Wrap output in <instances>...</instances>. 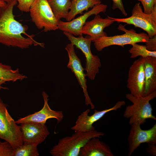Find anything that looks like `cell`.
Instances as JSON below:
<instances>
[{
    "instance_id": "83f0119b",
    "label": "cell",
    "mask_w": 156,
    "mask_h": 156,
    "mask_svg": "<svg viewBox=\"0 0 156 156\" xmlns=\"http://www.w3.org/2000/svg\"><path fill=\"white\" fill-rule=\"evenodd\" d=\"M145 43L147 50L150 51H156V35L149 38Z\"/></svg>"
},
{
    "instance_id": "9a60e30c",
    "label": "cell",
    "mask_w": 156,
    "mask_h": 156,
    "mask_svg": "<svg viewBox=\"0 0 156 156\" xmlns=\"http://www.w3.org/2000/svg\"><path fill=\"white\" fill-rule=\"evenodd\" d=\"M20 127L23 142L37 146L44 142L50 133L45 124L27 122L21 124Z\"/></svg>"
},
{
    "instance_id": "5b68a950",
    "label": "cell",
    "mask_w": 156,
    "mask_h": 156,
    "mask_svg": "<svg viewBox=\"0 0 156 156\" xmlns=\"http://www.w3.org/2000/svg\"><path fill=\"white\" fill-rule=\"evenodd\" d=\"M29 12L32 21L39 29L45 32L58 29V21L47 0H34Z\"/></svg>"
},
{
    "instance_id": "ffe728a7",
    "label": "cell",
    "mask_w": 156,
    "mask_h": 156,
    "mask_svg": "<svg viewBox=\"0 0 156 156\" xmlns=\"http://www.w3.org/2000/svg\"><path fill=\"white\" fill-rule=\"evenodd\" d=\"M27 78L26 76L20 72L18 69L13 70L10 66L3 64L0 61V91L8 89L2 86L7 82H15Z\"/></svg>"
},
{
    "instance_id": "52a82bcc",
    "label": "cell",
    "mask_w": 156,
    "mask_h": 156,
    "mask_svg": "<svg viewBox=\"0 0 156 156\" xmlns=\"http://www.w3.org/2000/svg\"><path fill=\"white\" fill-rule=\"evenodd\" d=\"M63 33L71 43L83 54L86 60V68L84 70L86 71V76L90 80H94L96 74L99 73V68L101 65L99 57L93 55L91 52L90 47L92 39L88 35L85 37L83 35L76 37L68 32H63Z\"/></svg>"
},
{
    "instance_id": "2e32d148",
    "label": "cell",
    "mask_w": 156,
    "mask_h": 156,
    "mask_svg": "<svg viewBox=\"0 0 156 156\" xmlns=\"http://www.w3.org/2000/svg\"><path fill=\"white\" fill-rule=\"evenodd\" d=\"M114 22L109 16L103 18L98 14L95 16L93 19L86 22L82 28L81 33L89 36L93 42L100 37L107 36L103 30Z\"/></svg>"
},
{
    "instance_id": "4dcf8cb0",
    "label": "cell",
    "mask_w": 156,
    "mask_h": 156,
    "mask_svg": "<svg viewBox=\"0 0 156 156\" xmlns=\"http://www.w3.org/2000/svg\"><path fill=\"white\" fill-rule=\"evenodd\" d=\"M15 0H0V1L4 2L7 3L12 2Z\"/></svg>"
},
{
    "instance_id": "8992f818",
    "label": "cell",
    "mask_w": 156,
    "mask_h": 156,
    "mask_svg": "<svg viewBox=\"0 0 156 156\" xmlns=\"http://www.w3.org/2000/svg\"><path fill=\"white\" fill-rule=\"evenodd\" d=\"M110 18L114 22L132 25L135 27L142 29L146 32L149 38L156 35V4L150 14L145 13L140 3H138L135 5L131 16L125 18Z\"/></svg>"
},
{
    "instance_id": "7c38bea8",
    "label": "cell",
    "mask_w": 156,
    "mask_h": 156,
    "mask_svg": "<svg viewBox=\"0 0 156 156\" xmlns=\"http://www.w3.org/2000/svg\"><path fill=\"white\" fill-rule=\"evenodd\" d=\"M107 7V5L101 3L95 5L90 10L70 21L64 22L60 20L58 23V29L74 36L82 35V28L89 17L93 15H97L101 12H105Z\"/></svg>"
},
{
    "instance_id": "4316f807",
    "label": "cell",
    "mask_w": 156,
    "mask_h": 156,
    "mask_svg": "<svg viewBox=\"0 0 156 156\" xmlns=\"http://www.w3.org/2000/svg\"><path fill=\"white\" fill-rule=\"evenodd\" d=\"M113 1L112 8L113 10L116 9H119L121 12L122 14L125 16L127 14L124 9L122 0H112Z\"/></svg>"
},
{
    "instance_id": "d4e9b609",
    "label": "cell",
    "mask_w": 156,
    "mask_h": 156,
    "mask_svg": "<svg viewBox=\"0 0 156 156\" xmlns=\"http://www.w3.org/2000/svg\"><path fill=\"white\" fill-rule=\"evenodd\" d=\"M138 0L142 3L144 8V12L147 14L152 12L155 5L156 4V0Z\"/></svg>"
},
{
    "instance_id": "484cf974",
    "label": "cell",
    "mask_w": 156,
    "mask_h": 156,
    "mask_svg": "<svg viewBox=\"0 0 156 156\" xmlns=\"http://www.w3.org/2000/svg\"><path fill=\"white\" fill-rule=\"evenodd\" d=\"M18 4L17 7L21 11L29 12L31 5L34 0H16Z\"/></svg>"
},
{
    "instance_id": "603a6c76",
    "label": "cell",
    "mask_w": 156,
    "mask_h": 156,
    "mask_svg": "<svg viewBox=\"0 0 156 156\" xmlns=\"http://www.w3.org/2000/svg\"><path fill=\"white\" fill-rule=\"evenodd\" d=\"M129 50L131 53L130 58H135L138 56L143 57L148 56L156 57V51H150L147 49L145 45L134 44Z\"/></svg>"
},
{
    "instance_id": "5bb4252c",
    "label": "cell",
    "mask_w": 156,
    "mask_h": 156,
    "mask_svg": "<svg viewBox=\"0 0 156 156\" xmlns=\"http://www.w3.org/2000/svg\"><path fill=\"white\" fill-rule=\"evenodd\" d=\"M44 101V106L39 111L29 115L23 118H21L15 121L17 124L32 122L45 124L47 120L50 118H55L57 123L63 120L64 115L62 111H56L52 109L48 104V95L44 91L42 94Z\"/></svg>"
},
{
    "instance_id": "9c48e42d",
    "label": "cell",
    "mask_w": 156,
    "mask_h": 156,
    "mask_svg": "<svg viewBox=\"0 0 156 156\" xmlns=\"http://www.w3.org/2000/svg\"><path fill=\"white\" fill-rule=\"evenodd\" d=\"M125 104V102L124 101H118L110 108L100 111L94 110V113L90 116L88 115L90 110L88 109L78 116L75 125L71 127V129L75 131L84 132L94 130L95 127L93 126L94 123L100 120L108 112L116 111Z\"/></svg>"
},
{
    "instance_id": "ac0fdd59",
    "label": "cell",
    "mask_w": 156,
    "mask_h": 156,
    "mask_svg": "<svg viewBox=\"0 0 156 156\" xmlns=\"http://www.w3.org/2000/svg\"><path fill=\"white\" fill-rule=\"evenodd\" d=\"M144 85L143 96L156 90V57H144Z\"/></svg>"
},
{
    "instance_id": "3957f363",
    "label": "cell",
    "mask_w": 156,
    "mask_h": 156,
    "mask_svg": "<svg viewBox=\"0 0 156 156\" xmlns=\"http://www.w3.org/2000/svg\"><path fill=\"white\" fill-rule=\"evenodd\" d=\"M104 133L95 130L87 132L77 131L71 136L64 137L50 150L53 156H78L81 148L94 137H100Z\"/></svg>"
},
{
    "instance_id": "30bf717a",
    "label": "cell",
    "mask_w": 156,
    "mask_h": 156,
    "mask_svg": "<svg viewBox=\"0 0 156 156\" xmlns=\"http://www.w3.org/2000/svg\"><path fill=\"white\" fill-rule=\"evenodd\" d=\"M75 46L72 43L68 44L65 47L69 57L67 67L70 69L76 77L85 97L86 104L90 105L91 109H94L95 106L92 102L87 90V80L86 74L84 72V69L82 67L80 59L77 55L75 50Z\"/></svg>"
},
{
    "instance_id": "ba28073f",
    "label": "cell",
    "mask_w": 156,
    "mask_h": 156,
    "mask_svg": "<svg viewBox=\"0 0 156 156\" xmlns=\"http://www.w3.org/2000/svg\"><path fill=\"white\" fill-rule=\"evenodd\" d=\"M0 138L9 142L14 149L23 143L20 126L9 114L0 98Z\"/></svg>"
},
{
    "instance_id": "cb8c5ba5",
    "label": "cell",
    "mask_w": 156,
    "mask_h": 156,
    "mask_svg": "<svg viewBox=\"0 0 156 156\" xmlns=\"http://www.w3.org/2000/svg\"><path fill=\"white\" fill-rule=\"evenodd\" d=\"M14 149L8 142L0 141V156H13Z\"/></svg>"
},
{
    "instance_id": "f546056e",
    "label": "cell",
    "mask_w": 156,
    "mask_h": 156,
    "mask_svg": "<svg viewBox=\"0 0 156 156\" xmlns=\"http://www.w3.org/2000/svg\"><path fill=\"white\" fill-rule=\"evenodd\" d=\"M6 5L7 3L6 2L0 1V7H4L6 6Z\"/></svg>"
},
{
    "instance_id": "4fadbf2b",
    "label": "cell",
    "mask_w": 156,
    "mask_h": 156,
    "mask_svg": "<svg viewBox=\"0 0 156 156\" xmlns=\"http://www.w3.org/2000/svg\"><path fill=\"white\" fill-rule=\"evenodd\" d=\"M140 125L137 123L131 125L127 138L129 156L142 143H156V123L151 128L146 130L142 129Z\"/></svg>"
},
{
    "instance_id": "8fae6325",
    "label": "cell",
    "mask_w": 156,
    "mask_h": 156,
    "mask_svg": "<svg viewBox=\"0 0 156 156\" xmlns=\"http://www.w3.org/2000/svg\"><path fill=\"white\" fill-rule=\"evenodd\" d=\"M144 58L135 60L129 68L127 87L135 96H143L144 85Z\"/></svg>"
},
{
    "instance_id": "7402d4cb",
    "label": "cell",
    "mask_w": 156,
    "mask_h": 156,
    "mask_svg": "<svg viewBox=\"0 0 156 156\" xmlns=\"http://www.w3.org/2000/svg\"><path fill=\"white\" fill-rule=\"evenodd\" d=\"M37 146L29 143L23 144L14 149L13 156H38L39 155Z\"/></svg>"
},
{
    "instance_id": "44dd1931",
    "label": "cell",
    "mask_w": 156,
    "mask_h": 156,
    "mask_svg": "<svg viewBox=\"0 0 156 156\" xmlns=\"http://www.w3.org/2000/svg\"><path fill=\"white\" fill-rule=\"evenodd\" d=\"M57 19H66L71 4L70 0H47Z\"/></svg>"
},
{
    "instance_id": "d6986e66",
    "label": "cell",
    "mask_w": 156,
    "mask_h": 156,
    "mask_svg": "<svg viewBox=\"0 0 156 156\" xmlns=\"http://www.w3.org/2000/svg\"><path fill=\"white\" fill-rule=\"evenodd\" d=\"M101 3L100 0H72L68 16L66 19L67 21L75 18L78 14H82L84 11H88L96 5Z\"/></svg>"
},
{
    "instance_id": "6da1fadb",
    "label": "cell",
    "mask_w": 156,
    "mask_h": 156,
    "mask_svg": "<svg viewBox=\"0 0 156 156\" xmlns=\"http://www.w3.org/2000/svg\"><path fill=\"white\" fill-rule=\"evenodd\" d=\"M15 0L0 7V43L8 47L22 49L29 47L33 44L44 47L43 43H38L31 37H25L27 35V26H23L14 18L13 13L14 6L17 3Z\"/></svg>"
},
{
    "instance_id": "277c9868",
    "label": "cell",
    "mask_w": 156,
    "mask_h": 156,
    "mask_svg": "<svg viewBox=\"0 0 156 156\" xmlns=\"http://www.w3.org/2000/svg\"><path fill=\"white\" fill-rule=\"evenodd\" d=\"M118 28L124 31L125 33L113 36L101 37L93 41L97 51H101L104 48L112 45H118L124 47L127 44L132 45L140 42H145L149 38L147 34L144 32L137 33L133 29L127 30L121 24L119 25Z\"/></svg>"
},
{
    "instance_id": "f1b7e54d",
    "label": "cell",
    "mask_w": 156,
    "mask_h": 156,
    "mask_svg": "<svg viewBox=\"0 0 156 156\" xmlns=\"http://www.w3.org/2000/svg\"><path fill=\"white\" fill-rule=\"evenodd\" d=\"M148 147L146 149V152L150 155L153 156L156 155V143H151L147 144Z\"/></svg>"
},
{
    "instance_id": "7a4b0ae2",
    "label": "cell",
    "mask_w": 156,
    "mask_h": 156,
    "mask_svg": "<svg viewBox=\"0 0 156 156\" xmlns=\"http://www.w3.org/2000/svg\"><path fill=\"white\" fill-rule=\"evenodd\" d=\"M125 96L133 103L132 105L126 107L123 114V116L129 119V123L130 125L135 123L143 125L148 119L156 120L149 103L156 97V90L145 96H135L130 93L127 94Z\"/></svg>"
},
{
    "instance_id": "e0dca14e",
    "label": "cell",
    "mask_w": 156,
    "mask_h": 156,
    "mask_svg": "<svg viewBox=\"0 0 156 156\" xmlns=\"http://www.w3.org/2000/svg\"><path fill=\"white\" fill-rule=\"evenodd\" d=\"M79 156H114L109 147L99 137L89 140L80 151Z\"/></svg>"
}]
</instances>
